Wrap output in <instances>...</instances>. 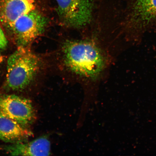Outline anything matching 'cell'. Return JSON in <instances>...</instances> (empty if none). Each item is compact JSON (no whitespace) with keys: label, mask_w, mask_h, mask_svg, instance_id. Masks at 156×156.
<instances>
[{"label":"cell","mask_w":156,"mask_h":156,"mask_svg":"<svg viewBox=\"0 0 156 156\" xmlns=\"http://www.w3.org/2000/svg\"><path fill=\"white\" fill-rule=\"evenodd\" d=\"M58 18L68 28L80 29L93 20L94 5L93 0H55Z\"/></svg>","instance_id":"5b68a950"},{"label":"cell","mask_w":156,"mask_h":156,"mask_svg":"<svg viewBox=\"0 0 156 156\" xmlns=\"http://www.w3.org/2000/svg\"><path fill=\"white\" fill-rule=\"evenodd\" d=\"M0 61H1V60H0ZM1 62H0V64H1Z\"/></svg>","instance_id":"30bf717a"},{"label":"cell","mask_w":156,"mask_h":156,"mask_svg":"<svg viewBox=\"0 0 156 156\" xmlns=\"http://www.w3.org/2000/svg\"><path fill=\"white\" fill-rule=\"evenodd\" d=\"M58 49L57 57L60 67L81 79H98L110 65L108 55L91 41L66 40Z\"/></svg>","instance_id":"6da1fadb"},{"label":"cell","mask_w":156,"mask_h":156,"mask_svg":"<svg viewBox=\"0 0 156 156\" xmlns=\"http://www.w3.org/2000/svg\"><path fill=\"white\" fill-rule=\"evenodd\" d=\"M5 150L13 156H48L50 153V142L46 136H42L30 142H15Z\"/></svg>","instance_id":"52a82bcc"},{"label":"cell","mask_w":156,"mask_h":156,"mask_svg":"<svg viewBox=\"0 0 156 156\" xmlns=\"http://www.w3.org/2000/svg\"><path fill=\"white\" fill-rule=\"evenodd\" d=\"M27 128L0 112V140L12 143L23 141L33 136Z\"/></svg>","instance_id":"ba28073f"},{"label":"cell","mask_w":156,"mask_h":156,"mask_svg":"<svg viewBox=\"0 0 156 156\" xmlns=\"http://www.w3.org/2000/svg\"><path fill=\"white\" fill-rule=\"evenodd\" d=\"M43 67L44 61L37 54L28 47H18L7 60L5 89L18 91L27 88Z\"/></svg>","instance_id":"7a4b0ae2"},{"label":"cell","mask_w":156,"mask_h":156,"mask_svg":"<svg viewBox=\"0 0 156 156\" xmlns=\"http://www.w3.org/2000/svg\"><path fill=\"white\" fill-rule=\"evenodd\" d=\"M48 23L41 8L37 9L17 20L8 32L18 47H28L43 34Z\"/></svg>","instance_id":"277c9868"},{"label":"cell","mask_w":156,"mask_h":156,"mask_svg":"<svg viewBox=\"0 0 156 156\" xmlns=\"http://www.w3.org/2000/svg\"><path fill=\"white\" fill-rule=\"evenodd\" d=\"M156 23V0H129L124 19L128 37L139 39Z\"/></svg>","instance_id":"3957f363"},{"label":"cell","mask_w":156,"mask_h":156,"mask_svg":"<svg viewBox=\"0 0 156 156\" xmlns=\"http://www.w3.org/2000/svg\"><path fill=\"white\" fill-rule=\"evenodd\" d=\"M8 41L0 24V51L5 49L8 45Z\"/></svg>","instance_id":"9c48e42d"},{"label":"cell","mask_w":156,"mask_h":156,"mask_svg":"<svg viewBox=\"0 0 156 156\" xmlns=\"http://www.w3.org/2000/svg\"><path fill=\"white\" fill-rule=\"evenodd\" d=\"M0 112L27 127L34 121L36 116L31 101L15 94H0Z\"/></svg>","instance_id":"8992f818"}]
</instances>
